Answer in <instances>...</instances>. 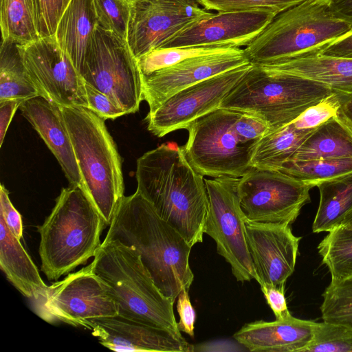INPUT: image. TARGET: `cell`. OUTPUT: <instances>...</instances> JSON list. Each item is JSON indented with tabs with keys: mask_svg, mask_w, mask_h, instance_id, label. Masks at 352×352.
Segmentation results:
<instances>
[{
	"mask_svg": "<svg viewBox=\"0 0 352 352\" xmlns=\"http://www.w3.org/2000/svg\"><path fill=\"white\" fill-rule=\"evenodd\" d=\"M137 191L192 247L203 241L209 211L204 176L189 163L183 146L162 144L137 160Z\"/></svg>",
	"mask_w": 352,
	"mask_h": 352,
	"instance_id": "cell-1",
	"label": "cell"
},
{
	"mask_svg": "<svg viewBox=\"0 0 352 352\" xmlns=\"http://www.w3.org/2000/svg\"><path fill=\"white\" fill-rule=\"evenodd\" d=\"M111 240L136 250L157 287L173 303L182 289L189 291L194 279L192 246L138 191L122 197L104 239Z\"/></svg>",
	"mask_w": 352,
	"mask_h": 352,
	"instance_id": "cell-2",
	"label": "cell"
},
{
	"mask_svg": "<svg viewBox=\"0 0 352 352\" xmlns=\"http://www.w3.org/2000/svg\"><path fill=\"white\" fill-rule=\"evenodd\" d=\"M107 226L83 188H63L50 214L37 226L41 268L47 278L57 280L94 257Z\"/></svg>",
	"mask_w": 352,
	"mask_h": 352,
	"instance_id": "cell-3",
	"label": "cell"
},
{
	"mask_svg": "<svg viewBox=\"0 0 352 352\" xmlns=\"http://www.w3.org/2000/svg\"><path fill=\"white\" fill-rule=\"evenodd\" d=\"M91 264L114 300L118 315L181 333L174 303L157 287L135 250L118 240L103 241Z\"/></svg>",
	"mask_w": 352,
	"mask_h": 352,
	"instance_id": "cell-4",
	"label": "cell"
},
{
	"mask_svg": "<svg viewBox=\"0 0 352 352\" xmlns=\"http://www.w3.org/2000/svg\"><path fill=\"white\" fill-rule=\"evenodd\" d=\"M352 32V23L336 16L329 3L305 0L277 14L243 49L253 65L314 54Z\"/></svg>",
	"mask_w": 352,
	"mask_h": 352,
	"instance_id": "cell-5",
	"label": "cell"
},
{
	"mask_svg": "<svg viewBox=\"0 0 352 352\" xmlns=\"http://www.w3.org/2000/svg\"><path fill=\"white\" fill-rule=\"evenodd\" d=\"M84 190L109 226L124 196L121 158L104 120L82 107H60Z\"/></svg>",
	"mask_w": 352,
	"mask_h": 352,
	"instance_id": "cell-6",
	"label": "cell"
},
{
	"mask_svg": "<svg viewBox=\"0 0 352 352\" xmlns=\"http://www.w3.org/2000/svg\"><path fill=\"white\" fill-rule=\"evenodd\" d=\"M333 94L316 81L252 64L219 108L254 115L272 131L292 123Z\"/></svg>",
	"mask_w": 352,
	"mask_h": 352,
	"instance_id": "cell-7",
	"label": "cell"
},
{
	"mask_svg": "<svg viewBox=\"0 0 352 352\" xmlns=\"http://www.w3.org/2000/svg\"><path fill=\"white\" fill-rule=\"evenodd\" d=\"M239 111L219 108L199 118L186 129L183 146L194 169L203 176L240 178L251 168L257 144L243 139L235 122Z\"/></svg>",
	"mask_w": 352,
	"mask_h": 352,
	"instance_id": "cell-8",
	"label": "cell"
},
{
	"mask_svg": "<svg viewBox=\"0 0 352 352\" xmlns=\"http://www.w3.org/2000/svg\"><path fill=\"white\" fill-rule=\"evenodd\" d=\"M80 75L126 114L138 111L144 100L142 74L127 41L98 25Z\"/></svg>",
	"mask_w": 352,
	"mask_h": 352,
	"instance_id": "cell-9",
	"label": "cell"
},
{
	"mask_svg": "<svg viewBox=\"0 0 352 352\" xmlns=\"http://www.w3.org/2000/svg\"><path fill=\"white\" fill-rule=\"evenodd\" d=\"M37 316L89 329L93 319L118 315V308L91 264L69 273L31 299Z\"/></svg>",
	"mask_w": 352,
	"mask_h": 352,
	"instance_id": "cell-10",
	"label": "cell"
},
{
	"mask_svg": "<svg viewBox=\"0 0 352 352\" xmlns=\"http://www.w3.org/2000/svg\"><path fill=\"white\" fill-rule=\"evenodd\" d=\"M239 178L221 176L205 179L209 211L204 234L215 242L217 253L228 263L240 282L256 279L246 239V218L237 194Z\"/></svg>",
	"mask_w": 352,
	"mask_h": 352,
	"instance_id": "cell-11",
	"label": "cell"
},
{
	"mask_svg": "<svg viewBox=\"0 0 352 352\" xmlns=\"http://www.w3.org/2000/svg\"><path fill=\"white\" fill-rule=\"evenodd\" d=\"M311 188L279 170L252 167L239 178L237 194L247 221L290 225L310 201Z\"/></svg>",
	"mask_w": 352,
	"mask_h": 352,
	"instance_id": "cell-12",
	"label": "cell"
},
{
	"mask_svg": "<svg viewBox=\"0 0 352 352\" xmlns=\"http://www.w3.org/2000/svg\"><path fill=\"white\" fill-rule=\"evenodd\" d=\"M17 47L41 96L60 107L88 109L85 82L54 35Z\"/></svg>",
	"mask_w": 352,
	"mask_h": 352,
	"instance_id": "cell-13",
	"label": "cell"
},
{
	"mask_svg": "<svg viewBox=\"0 0 352 352\" xmlns=\"http://www.w3.org/2000/svg\"><path fill=\"white\" fill-rule=\"evenodd\" d=\"M251 66L250 63L177 92L148 113V130L162 138L172 131L186 129L199 118L219 109Z\"/></svg>",
	"mask_w": 352,
	"mask_h": 352,
	"instance_id": "cell-14",
	"label": "cell"
},
{
	"mask_svg": "<svg viewBox=\"0 0 352 352\" xmlns=\"http://www.w3.org/2000/svg\"><path fill=\"white\" fill-rule=\"evenodd\" d=\"M212 14L190 0H132L128 44L138 59Z\"/></svg>",
	"mask_w": 352,
	"mask_h": 352,
	"instance_id": "cell-15",
	"label": "cell"
},
{
	"mask_svg": "<svg viewBox=\"0 0 352 352\" xmlns=\"http://www.w3.org/2000/svg\"><path fill=\"white\" fill-rule=\"evenodd\" d=\"M276 14L268 9L212 12L175 34L160 48L246 46Z\"/></svg>",
	"mask_w": 352,
	"mask_h": 352,
	"instance_id": "cell-16",
	"label": "cell"
},
{
	"mask_svg": "<svg viewBox=\"0 0 352 352\" xmlns=\"http://www.w3.org/2000/svg\"><path fill=\"white\" fill-rule=\"evenodd\" d=\"M243 49L189 58L149 75L142 76L143 98L149 111L177 92L208 78L250 63Z\"/></svg>",
	"mask_w": 352,
	"mask_h": 352,
	"instance_id": "cell-17",
	"label": "cell"
},
{
	"mask_svg": "<svg viewBox=\"0 0 352 352\" xmlns=\"http://www.w3.org/2000/svg\"><path fill=\"white\" fill-rule=\"evenodd\" d=\"M245 232L255 280L261 286L285 287L294 271L301 238L286 224L246 221Z\"/></svg>",
	"mask_w": 352,
	"mask_h": 352,
	"instance_id": "cell-18",
	"label": "cell"
},
{
	"mask_svg": "<svg viewBox=\"0 0 352 352\" xmlns=\"http://www.w3.org/2000/svg\"><path fill=\"white\" fill-rule=\"evenodd\" d=\"M89 329L101 344L115 351H194L181 333L119 315L91 320Z\"/></svg>",
	"mask_w": 352,
	"mask_h": 352,
	"instance_id": "cell-19",
	"label": "cell"
},
{
	"mask_svg": "<svg viewBox=\"0 0 352 352\" xmlns=\"http://www.w3.org/2000/svg\"><path fill=\"white\" fill-rule=\"evenodd\" d=\"M19 109L56 158L70 185L84 189L61 107L39 96L23 101Z\"/></svg>",
	"mask_w": 352,
	"mask_h": 352,
	"instance_id": "cell-20",
	"label": "cell"
},
{
	"mask_svg": "<svg viewBox=\"0 0 352 352\" xmlns=\"http://www.w3.org/2000/svg\"><path fill=\"white\" fill-rule=\"evenodd\" d=\"M315 322L292 316L273 322L243 325L233 338L250 351L303 352L314 336Z\"/></svg>",
	"mask_w": 352,
	"mask_h": 352,
	"instance_id": "cell-21",
	"label": "cell"
},
{
	"mask_svg": "<svg viewBox=\"0 0 352 352\" xmlns=\"http://www.w3.org/2000/svg\"><path fill=\"white\" fill-rule=\"evenodd\" d=\"M256 65L316 81L333 92L352 93V58L314 53Z\"/></svg>",
	"mask_w": 352,
	"mask_h": 352,
	"instance_id": "cell-22",
	"label": "cell"
},
{
	"mask_svg": "<svg viewBox=\"0 0 352 352\" xmlns=\"http://www.w3.org/2000/svg\"><path fill=\"white\" fill-rule=\"evenodd\" d=\"M98 25L94 0H70L58 21L54 36L80 74Z\"/></svg>",
	"mask_w": 352,
	"mask_h": 352,
	"instance_id": "cell-23",
	"label": "cell"
},
{
	"mask_svg": "<svg viewBox=\"0 0 352 352\" xmlns=\"http://www.w3.org/2000/svg\"><path fill=\"white\" fill-rule=\"evenodd\" d=\"M20 241L0 217L1 269L13 286L31 300L45 289L47 285Z\"/></svg>",
	"mask_w": 352,
	"mask_h": 352,
	"instance_id": "cell-24",
	"label": "cell"
},
{
	"mask_svg": "<svg viewBox=\"0 0 352 352\" xmlns=\"http://www.w3.org/2000/svg\"><path fill=\"white\" fill-rule=\"evenodd\" d=\"M351 157L352 130L336 116L315 128L289 160Z\"/></svg>",
	"mask_w": 352,
	"mask_h": 352,
	"instance_id": "cell-25",
	"label": "cell"
},
{
	"mask_svg": "<svg viewBox=\"0 0 352 352\" xmlns=\"http://www.w3.org/2000/svg\"><path fill=\"white\" fill-rule=\"evenodd\" d=\"M315 129H299L293 122L264 135L257 143L252 167L279 170Z\"/></svg>",
	"mask_w": 352,
	"mask_h": 352,
	"instance_id": "cell-26",
	"label": "cell"
},
{
	"mask_svg": "<svg viewBox=\"0 0 352 352\" xmlns=\"http://www.w3.org/2000/svg\"><path fill=\"white\" fill-rule=\"evenodd\" d=\"M320 202L312 225L315 233L338 226L352 210V173L318 184Z\"/></svg>",
	"mask_w": 352,
	"mask_h": 352,
	"instance_id": "cell-27",
	"label": "cell"
},
{
	"mask_svg": "<svg viewBox=\"0 0 352 352\" xmlns=\"http://www.w3.org/2000/svg\"><path fill=\"white\" fill-rule=\"evenodd\" d=\"M40 93L28 75L17 44L1 41L0 53V101L26 100Z\"/></svg>",
	"mask_w": 352,
	"mask_h": 352,
	"instance_id": "cell-28",
	"label": "cell"
},
{
	"mask_svg": "<svg viewBox=\"0 0 352 352\" xmlns=\"http://www.w3.org/2000/svg\"><path fill=\"white\" fill-rule=\"evenodd\" d=\"M0 25L1 41L23 45L41 38L36 0H1Z\"/></svg>",
	"mask_w": 352,
	"mask_h": 352,
	"instance_id": "cell-29",
	"label": "cell"
},
{
	"mask_svg": "<svg viewBox=\"0 0 352 352\" xmlns=\"http://www.w3.org/2000/svg\"><path fill=\"white\" fill-rule=\"evenodd\" d=\"M318 250L331 281L352 277V228L336 227L321 241Z\"/></svg>",
	"mask_w": 352,
	"mask_h": 352,
	"instance_id": "cell-30",
	"label": "cell"
},
{
	"mask_svg": "<svg viewBox=\"0 0 352 352\" xmlns=\"http://www.w3.org/2000/svg\"><path fill=\"white\" fill-rule=\"evenodd\" d=\"M279 171L313 188L322 182L352 173V157L307 161L288 160Z\"/></svg>",
	"mask_w": 352,
	"mask_h": 352,
	"instance_id": "cell-31",
	"label": "cell"
},
{
	"mask_svg": "<svg viewBox=\"0 0 352 352\" xmlns=\"http://www.w3.org/2000/svg\"><path fill=\"white\" fill-rule=\"evenodd\" d=\"M232 48L233 47L216 46L157 48L137 60L142 76H146L189 58L224 52Z\"/></svg>",
	"mask_w": 352,
	"mask_h": 352,
	"instance_id": "cell-32",
	"label": "cell"
},
{
	"mask_svg": "<svg viewBox=\"0 0 352 352\" xmlns=\"http://www.w3.org/2000/svg\"><path fill=\"white\" fill-rule=\"evenodd\" d=\"M322 296L320 311L323 321L352 327V277L331 281Z\"/></svg>",
	"mask_w": 352,
	"mask_h": 352,
	"instance_id": "cell-33",
	"label": "cell"
},
{
	"mask_svg": "<svg viewBox=\"0 0 352 352\" xmlns=\"http://www.w3.org/2000/svg\"><path fill=\"white\" fill-rule=\"evenodd\" d=\"M303 352H352V327L316 322L312 340Z\"/></svg>",
	"mask_w": 352,
	"mask_h": 352,
	"instance_id": "cell-34",
	"label": "cell"
},
{
	"mask_svg": "<svg viewBox=\"0 0 352 352\" xmlns=\"http://www.w3.org/2000/svg\"><path fill=\"white\" fill-rule=\"evenodd\" d=\"M98 25L127 41L132 0H94Z\"/></svg>",
	"mask_w": 352,
	"mask_h": 352,
	"instance_id": "cell-35",
	"label": "cell"
},
{
	"mask_svg": "<svg viewBox=\"0 0 352 352\" xmlns=\"http://www.w3.org/2000/svg\"><path fill=\"white\" fill-rule=\"evenodd\" d=\"M305 0H200L199 4L206 10L217 12L268 9L278 14Z\"/></svg>",
	"mask_w": 352,
	"mask_h": 352,
	"instance_id": "cell-36",
	"label": "cell"
},
{
	"mask_svg": "<svg viewBox=\"0 0 352 352\" xmlns=\"http://www.w3.org/2000/svg\"><path fill=\"white\" fill-rule=\"evenodd\" d=\"M339 107L336 94L308 108L293 122L299 129H315L327 120L338 115Z\"/></svg>",
	"mask_w": 352,
	"mask_h": 352,
	"instance_id": "cell-37",
	"label": "cell"
},
{
	"mask_svg": "<svg viewBox=\"0 0 352 352\" xmlns=\"http://www.w3.org/2000/svg\"><path fill=\"white\" fill-rule=\"evenodd\" d=\"M70 0H36L40 37L54 35L58 21Z\"/></svg>",
	"mask_w": 352,
	"mask_h": 352,
	"instance_id": "cell-38",
	"label": "cell"
},
{
	"mask_svg": "<svg viewBox=\"0 0 352 352\" xmlns=\"http://www.w3.org/2000/svg\"><path fill=\"white\" fill-rule=\"evenodd\" d=\"M88 109L103 120H115L125 115L124 110L118 107L110 98L85 82Z\"/></svg>",
	"mask_w": 352,
	"mask_h": 352,
	"instance_id": "cell-39",
	"label": "cell"
},
{
	"mask_svg": "<svg viewBox=\"0 0 352 352\" xmlns=\"http://www.w3.org/2000/svg\"><path fill=\"white\" fill-rule=\"evenodd\" d=\"M235 128L243 139L256 144L270 131L269 126L263 120L254 115L241 111L236 120Z\"/></svg>",
	"mask_w": 352,
	"mask_h": 352,
	"instance_id": "cell-40",
	"label": "cell"
},
{
	"mask_svg": "<svg viewBox=\"0 0 352 352\" xmlns=\"http://www.w3.org/2000/svg\"><path fill=\"white\" fill-rule=\"evenodd\" d=\"M0 217L10 232L19 240L23 238V227L21 216L9 197V192L3 184L0 188Z\"/></svg>",
	"mask_w": 352,
	"mask_h": 352,
	"instance_id": "cell-41",
	"label": "cell"
},
{
	"mask_svg": "<svg viewBox=\"0 0 352 352\" xmlns=\"http://www.w3.org/2000/svg\"><path fill=\"white\" fill-rule=\"evenodd\" d=\"M177 300L176 307L179 316V321L177 322L178 329L193 337L196 314L190 302L188 291L186 289H182Z\"/></svg>",
	"mask_w": 352,
	"mask_h": 352,
	"instance_id": "cell-42",
	"label": "cell"
},
{
	"mask_svg": "<svg viewBox=\"0 0 352 352\" xmlns=\"http://www.w3.org/2000/svg\"><path fill=\"white\" fill-rule=\"evenodd\" d=\"M261 289L276 320H283L292 316L285 297V287L261 286Z\"/></svg>",
	"mask_w": 352,
	"mask_h": 352,
	"instance_id": "cell-43",
	"label": "cell"
},
{
	"mask_svg": "<svg viewBox=\"0 0 352 352\" xmlns=\"http://www.w3.org/2000/svg\"><path fill=\"white\" fill-rule=\"evenodd\" d=\"M318 54L352 58V32L321 49Z\"/></svg>",
	"mask_w": 352,
	"mask_h": 352,
	"instance_id": "cell-44",
	"label": "cell"
},
{
	"mask_svg": "<svg viewBox=\"0 0 352 352\" xmlns=\"http://www.w3.org/2000/svg\"><path fill=\"white\" fill-rule=\"evenodd\" d=\"M19 100L0 101V146H2L8 126L21 104Z\"/></svg>",
	"mask_w": 352,
	"mask_h": 352,
	"instance_id": "cell-45",
	"label": "cell"
},
{
	"mask_svg": "<svg viewBox=\"0 0 352 352\" xmlns=\"http://www.w3.org/2000/svg\"><path fill=\"white\" fill-rule=\"evenodd\" d=\"M339 107L338 116L352 130V93H336Z\"/></svg>",
	"mask_w": 352,
	"mask_h": 352,
	"instance_id": "cell-46",
	"label": "cell"
},
{
	"mask_svg": "<svg viewBox=\"0 0 352 352\" xmlns=\"http://www.w3.org/2000/svg\"><path fill=\"white\" fill-rule=\"evenodd\" d=\"M329 6L336 16L352 23V0H331Z\"/></svg>",
	"mask_w": 352,
	"mask_h": 352,
	"instance_id": "cell-47",
	"label": "cell"
},
{
	"mask_svg": "<svg viewBox=\"0 0 352 352\" xmlns=\"http://www.w3.org/2000/svg\"><path fill=\"white\" fill-rule=\"evenodd\" d=\"M340 225L352 228V210L345 215Z\"/></svg>",
	"mask_w": 352,
	"mask_h": 352,
	"instance_id": "cell-48",
	"label": "cell"
},
{
	"mask_svg": "<svg viewBox=\"0 0 352 352\" xmlns=\"http://www.w3.org/2000/svg\"><path fill=\"white\" fill-rule=\"evenodd\" d=\"M190 1H193V2H195V3H197V4H199V1H200V0H190Z\"/></svg>",
	"mask_w": 352,
	"mask_h": 352,
	"instance_id": "cell-49",
	"label": "cell"
},
{
	"mask_svg": "<svg viewBox=\"0 0 352 352\" xmlns=\"http://www.w3.org/2000/svg\"><path fill=\"white\" fill-rule=\"evenodd\" d=\"M318 1H323V2H326V3H328L331 1V0H318Z\"/></svg>",
	"mask_w": 352,
	"mask_h": 352,
	"instance_id": "cell-50",
	"label": "cell"
}]
</instances>
